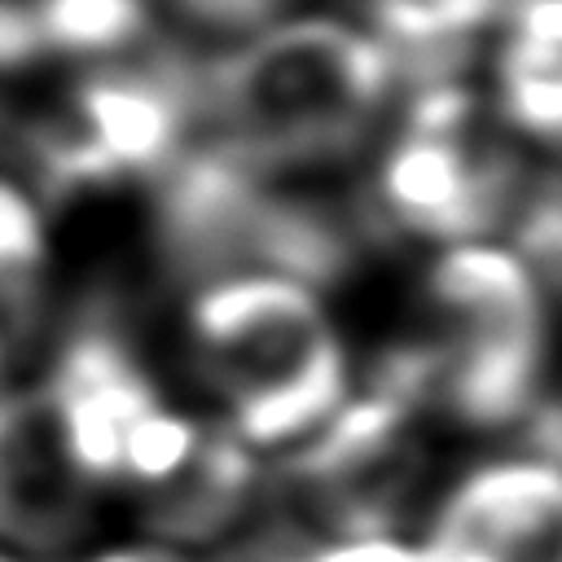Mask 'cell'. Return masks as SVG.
Segmentation results:
<instances>
[{"label":"cell","instance_id":"2","mask_svg":"<svg viewBox=\"0 0 562 562\" xmlns=\"http://www.w3.org/2000/svg\"><path fill=\"white\" fill-rule=\"evenodd\" d=\"M189 329L241 443L303 439L347 400L342 347L316 294L299 281L272 272L220 277L193 299Z\"/></svg>","mask_w":562,"mask_h":562},{"label":"cell","instance_id":"11","mask_svg":"<svg viewBox=\"0 0 562 562\" xmlns=\"http://www.w3.org/2000/svg\"><path fill=\"white\" fill-rule=\"evenodd\" d=\"M40 48L105 53L145 31V0H31Z\"/></svg>","mask_w":562,"mask_h":562},{"label":"cell","instance_id":"14","mask_svg":"<svg viewBox=\"0 0 562 562\" xmlns=\"http://www.w3.org/2000/svg\"><path fill=\"white\" fill-rule=\"evenodd\" d=\"M40 250H44V233L35 206L13 184L0 180V285L26 277Z\"/></svg>","mask_w":562,"mask_h":562},{"label":"cell","instance_id":"9","mask_svg":"<svg viewBox=\"0 0 562 562\" xmlns=\"http://www.w3.org/2000/svg\"><path fill=\"white\" fill-rule=\"evenodd\" d=\"M61 417V439L75 474L110 479L123 461V435L136 417L158 408L154 386L127 356L114 329L88 325L61 356L57 382L48 386Z\"/></svg>","mask_w":562,"mask_h":562},{"label":"cell","instance_id":"12","mask_svg":"<svg viewBox=\"0 0 562 562\" xmlns=\"http://www.w3.org/2000/svg\"><path fill=\"white\" fill-rule=\"evenodd\" d=\"M505 220L514 228V255L531 281L562 294V176H522Z\"/></svg>","mask_w":562,"mask_h":562},{"label":"cell","instance_id":"10","mask_svg":"<svg viewBox=\"0 0 562 562\" xmlns=\"http://www.w3.org/2000/svg\"><path fill=\"white\" fill-rule=\"evenodd\" d=\"M255 461L233 430L202 435L193 457L162 479L158 501L149 505V522L171 540H206L215 536L250 496Z\"/></svg>","mask_w":562,"mask_h":562},{"label":"cell","instance_id":"18","mask_svg":"<svg viewBox=\"0 0 562 562\" xmlns=\"http://www.w3.org/2000/svg\"><path fill=\"white\" fill-rule=\"evenodd\" d=\"M193 18L215 22V26H255L263 22L281 0H180Z\"/></svg>","mask_w":562,"mask_h":562},{"label":"cell","instance_id":"13","mask_svg":"<svg viewBox=\"0 0 562 562\" xmlns=\"http://www.w3.org/2000/svg\"><path fill=\"white\" fill-rule=\"evenodd\" d=\"M202 430L180 417V413H167L162 404L149 408L145 417L132 422V430L123 435V461H119V474H132V479H145V483H162L171 479L198 448Z\"/></svg>","mask_w":562,"mask_h":562},{"label":"cell","instance_id":"5","mask_svg":"<svg viewBox=\"0 0 562 562\" xmlns=\"http://www.w3.org/2000/svg\"><path fill=\"white\" fill-rule=\"evenodd\" d=\"M522 167L509 149L483 145L465 127L426 132L404 127L382 158L378 202L382 215L408 233L470 241L505 224Z\"/></svg>","mask_w":562,"mask_h":562},{"label":"cell","instance_id":"8","mask_svg":"<svg viewBox=\"0 0 562 562\" xmlns=\"http://www.w3.org/2000/svg\"><path fill=\"white\" fill-rule=\"evenodd\" d=\"M66 457L53 391L0 400V536L18 544H61L79 527L83 501Z\"/></svg>","mask_w":562,"mask_h":562},{"label":"cell","instance_id":"17","mask_svg":"<svg viewBox=\"0 0 562 562\" xmlns=\"http://www.w3.org/2000/svg\"><path fill=\"white\" fill-rule=\"evenodd\" d=\"M527 439L536 448V461L562 470V400H536L527 408Z\"/></svg>","mask_w":562,"mask_h":562},{"label":"cell","instance_id":"7","mask_svg":"<svg viewBox=\"0 0 562 562\" xmlns=\"http://www.w3.org/2000/svg\"><path fill=\"white\" fill-rule=\"evenodd\" d=\"M198 114V61L158 57L149 66L92 75L75 88L66 123L88 145L97 167L158 171L180 154V136Z\"/></svg>","mask_w":562,"mask_h":562},{"label":"cell","instance_id":"3","mask_svg":"<svg viewBox=\"0 0 562 562\" xmlns=\"http://www.w3.org/2000/svg\"><path fill=\"white\" fill-rule=\"evenodd\" d=\"M158 233L176 272L211 281L272 272L312 290L351 263V233L334 211L281 193L215 140L167 162Z\"/></svg>","mask_w":562,"mask_h":562},{"label":"cell","instance_id":"1","mask_svg":"<svg viewBox=\"0 0 562 562\" xmlns=\"http://www.w3.org/2000/svg\"><path fill=\"white\" fill-rule=\"evenodd\" d=\"M386 53L334 18H294L198 66L215 145L259 176L351 154L386 105Z\"/></svg>","mask_w":562,"mask_h":562},{"label":"cell","instance_id":"4","mask_svg":"<svg viewBox=\"0 0 562 562\" xmlns=\"http://www.w3.org/2000/svg\"><path fill=\"white\" fill-rule=\"evenodd\" d=\"M426 294L439 312L435 400L465 426H505L540 400L544 303L514 250L461 241L430 263Z\"/></svg>","mask_w":562,"mask_h":562},{"label":"cell","instance_id":"16","mask_svg":"<svg viewBox=\"0 0 562 562\" xmlns=\"http://www.w3.org/2000/svg\"><path fill=\"white\" fill-rule=\"evenodd\" d=\"M35 53H40V35H35L31 4L0 0V66H22Z\"/></svg>","mask_w":562,"mask_h":562},{"label":"cell","instance_id":"15","mask_svg":"<svg viewBox=\"0 0 562 562\" xmlns=\"http://www.w3.org/2000/svg\"><path fill=\"white\" fill-rule=\"evenodd\" d=\"M299 562H422V553L391 536H360V540H334L325 549L299 553Z\"/></svg>","mask_w":562,"mask_h":562},{"label":"cell","instance_id":"6","mask_svg":"<svg viewBox=\"0 0 562 562\" xmlns=\"http://www.w3.org/2000/svg\"><path fill=\"white\" fill-rule=\"evenodd\" d=\"M417 553L422 562H562V470L531 457L465 474Z\"/></svg>","mask_w":562,"mask_h":562}]
</instances>
